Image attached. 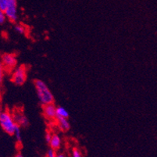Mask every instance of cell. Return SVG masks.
<instances>
[{
	"mask_svg": "<svg viewBox=\"0 0 157 157\" xmlns=\"http://www.w3.org/2000/svg\"><path fill=\"white\" fill-rule=\"evenodd\" d=\"M35 86L36 93L40 102L42 105H47L54 102V96L46 84L41 80H35Z\"/></svg>",
	"mask_w": 157,
	"mask_h": 157,
	"instance_id": "obj_1",
	"label": "cell"
},
{
	"mask_svg": "<svg viewBox=\"0 0 157 157\" xmlns=\"http://www.w3.org/2000/svg\"><path fill=\"white\" fill-rule=\"evenodd\" d=\"M0 128L10 135H13L16 129L18 128L14 121L12 113L9 110H3L0 115Z\"/></svg>",
	"mask_w": 157,
	"mask_h": 157,
	"instance_id": "obj_2",
	"label": "cell"
},
{
	"mask_svg": "<svg viewBox=\"0 0 157 157\" xmlns=\"http://www.w3.org/2000/svg\"><path fill=\"white\" fill-rule=\"evenodd\" d=\"M11 80L16 85H23L27 80V67L22 65L16 67L13 71Z\"/></svg>",
	"mask_w": 157,
	"mask_h": 157,
	"instance_id": "obj_3",
	"label": "cell"
},
{
	"mask_svg": "<svg viewBox=\"0 0 157 157\" xmlns=\"http://www.w3.org/2000/svg\"><path fill=\"white\" fill-rule=\"evenodd\" d=\"M6 17L11 22L17 21V0H9L6 9L4 10Z\"/></svg>",
	"mask_w": 157,
	"mask_h": 157,
	"instance_id": "obj_4",
	"label": "cell"
},
{
	"mask_svg": "<svg viewBox=\"0 0 157 157\" xmlns=\"http://www.w3.org/2000/svg\"><path fill=\"white\" fill-rule=\"evenodd\" d=\"M6 71H13L17 64V59L15 54L5 53L1 56L0 59Z\"/></svg>",
	"mask_w": 157,
	"mask_h": 157,
	"instance_id": "obj_5",
	"label": "cell"
},
{
	"mask_svg": "<svg viewBox=\"0 0 157 157\" xmlns=\"http://www.w3.org/2000/svg\"><path fill=\"white\" fill-rule=\"evenodd\" d=\"M13 117L14 118L16 124H17L20 128H25L29 124V121L28 117L24 115V113L21 110H15L13 113H12Z\"/></svg>",
	"mask_w": 157,
	"mask_h": 157,
	"instance_id": "obj_6",
	"label": "cell"
},
{
	"mask_svg": "<svg viewBox=\"0 0 157 157\" xmlns=\"http://www.w3.org/2000/svg\"><path fill=\"white\" fill-rule=\"evenodd\" d=\"M56 106L53 103L47 104L43 105V115L45 119L48 121H53L56 118Z\"/></svg>",
	"mask_w": 157,
	"mask_h": 157,
	"instance_id": "obj_7",
	"label": "cell"
},
{
	"mask_svg": "<svg viewBox=\"0 0 157 157\" xmlns=\"http://www.w3.org/2000/svg\"><path fill=\"white\" fill-rule=\"evenodd\" d=\"M48 145H50V148L53 150L56 151L59 149L62 145V139H61L60 136L57 134H52V138H51Z\"/></svg>",
	"mask_w": 157,
	"mask_h": 157,
	"instance_id": "obj_8",
	"label": "cell"
},
{
	"mask_svg": "<svg viewBox=\"0 0 157 157\" xmlns=\"http://www.w3.org/2000/svg\"><path fill=\"white\" fill-rule=\"evenodd\" d=\"M56 124L59 130L62 131H67L71 128V124L67 118H56Z\"/></svg>",
	"mask_w": 157,
	"mask_h": 157,
	"instance_id": "obj_9",
	"label": "cell"
},
{
	"mask_svg": "<svg viewBox=\"0 0 157 157\" xmlns=\"http://www.w3.org/2000/svg\"><path fill=\"white\" fill-rule=\"evenodd\" d=\"M56 118H68L69 113L65 108L62 106H59L56 107Z\"/></svg>",
	"mask_w": 157,
	"mask_h": 157,
	"instance_id": "obj_10",
	"label": "cell"
},
{
	"mask_svg": "<svg viewBox=\"0 0 157 157\" xmlns=\"http://www.w3.org/2000/svg\"><path fill=\"white\" fill-rule=\"evenodd\" d=\"M26 28L21 24H17L15 26V31L18 33V34H21V35H24L26 32Z\"/></svg>",
	"mask_w": 157,
	"mask_h": 157,
	"instance_id": "obj_11",
	"label": "cell"
},
{
	"mask_svg": "<svg viewBox=\"0 0 157 157\" xmlns=\"http://www.w3.org/2000/svg\"><path fill=\"white\" fill-rule=\"evenodd\" d=\"M14 136H15L16 139L18 142H21V140H22V136H21V130L20 127H18L17 129H16L15 132H14Z\"/></svg>",
	"mask_w": 157,
	"mask_h": 157,
	"instance_id": "obj_12",
	"label": "cell"
},
{
	"mask_svg": "<svg viewBox=\"0 0 157 157\" xmlns=\"http://www.w3.org/2000/svg\"><path fill=\"white\" fill-rule=\"evenodd\" d=\"M71 155L72 157H84L81 151L78 148H74L71 152Z\"/></svg>",
	"mask_w": 157,
	"mask_h": 157,
	"instance_id": "obj_13",
	"label": "cell"
},
{
	"mask_svg": "<svg viewBox=\"0 0 157 157\" xmlns=\"http://www.w3.org/2000/svg\"><path fill=\"white\" fill-rule=\"evenodd\" d=\"M5 73H6L5 68H4L2 63H1V61H0V85L2 84V81H3L4 76H5Z\"/></svg>",
	"mask_w": 157,
	"mask_h": 157,
	"instance_id": "obj_14",
	"label": "cell"
},
{
	"mask_svg": "<svg viewBox=\"0 0 157 157\" xmlns=\"http://www.w3.org/2000/svg\"><path fill=\"white\" fill-rule=\"evenodd\" d=\"M6 17L5 13L0 8V25L3 24L6 22Z\"/></svg>",
	"mask_w": 157,
	"mask_h": 157,
	"instance_id": "obj_15",
	"label": "cell"
},
{
	"mask_svg": "<svg viewBox=\"0 0 157 157\" xmlns=\"http://www.w3.org/2000/svg\"><path fill=\"white\" fill-rule=\"evenodd\" d=\"M56 151L50 148V149H48V152H47L45 157H56Z\"/></svg>",
	"mask_w": 157,
	"mask_h": 157,
	"instance_id": "obj_16",
	"label": "cell"
},
{
	"mask_svg": "<svg viewBox=\"0 0 157 157\" xmlns=\"http://www.w3.org/2000/svg\"><path fill=\"white\" fill-rule=\"evenodd\" d=\"M9 0H0V8L4 11V10L6 9L7 4H8Z\"/></svg>",
	"mask_w": 157,
	"mask_h": 157,
	"instance_id": "obj_17",
	"label": "cell"
},
{
	"mask_svg": "<svg viewBox=\"0 0 157 157\" xmlns=\"http://www.w3.org/2000/svg\"><path fill=\"white\" fill-rule=\"evenodd\" d=\"M52 134L50 133V132H46V134H45V141H46L48 144L50 142L51 138H52Z\"/></svg>",
	"mask_w": 157,
	"mask_h": 157,
	"instance_id": "obj_18",
	"label": "cell"
},
{
	"mask_svg": "<svg viewBox=\"0 0 157 157\" xmlns=\"http://www.w3.org/2000/svg\"><path fill=\"white\" fill-rule=\"evenodd\" d=\"M56 157H67V155L63 152H59V153H56Z\"/></svg>",
	"mask_w": 157,
	"mask_h": 157,
	"instance_id": "obj_19",
	"label": "cell"
},
{
	"mask_svg": "<svg viewBox=\"0 0 157 157\" xmlns=\"http://www.w3.org/2000/svg\"><path fill=\"white\" fill-rule=\"evenodd\" d=\"M3 112V108H2V104L0 103V115L2 114V113Z\"/></svg>",
	"mask_w": 157,
	"mask_h": 157,
	"instance_id": "obj_20",
	"label": "cell"
},
{
	"mask_svg": "<svg viewBox=\"0 0 157 157\" xmlns=\"http://www.w3.org/2000/svg\"><path fill=\"white\" fill-rule=\"evenodd\" d=\"M15 157H24V156H23V155L21 153H17L15 155Z\"/></svg>",
	"mask_w": 157,
	"mask_h": 157,
	"instance_id": "obj_21",
	"label": "cell"
},
{
	"mask_svg": "<svg viewBox=\"0 0 157 157\" xmlns=\"http://www.w3.org/2000/svg\"><path fill=\"white\" fill-rule=\"evenodd\" d=\"M0 96H1V85H0Z\"/></svg>",
	"mask_w": 157,
	"mask_h": 157,
	"instance_id": "obj_22",
	"label": "cell"
}]
</instances>
